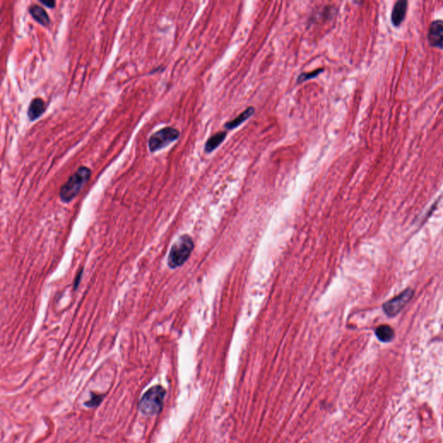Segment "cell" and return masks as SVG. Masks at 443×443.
Instances as JSON below:
<instances>
[{
    "label": "cell",
    "instance_id": "1",
    "mask_svg": "<svg viewBox=\"0 0 443 443\" xmlns=\"http://www.w3.org/2000/svg\"><path fill=\"white\" fill-rule=\"evenodd\" d=\"M90 177L91 170L88 167L81 166L78 168L60 190L59 194L62 201L65 203L72 201L84 188L88 180H90Z\"/></svg>",
    "mask_w": 443,
    "mask_h": 443
},
{
    "label": "cell",
    "instance_id": "2",
    "mask_svg": "<svg viewBox=\"0 0 443 443\" xmlns=\"http://www.w3.org/2000/svg\"><path fill=\"white\" fill-rule=\"evenodd\" d=\"M165 395L166 391L160 385L149 389L139 401L140 412L146 416H155L160 413L164 406Z\"/></svg>",
    "mask_w": 443,
    "mask_h": 443
},
{
    "label": "cell",
    "instance_id": "3",
    "mask_svg": "<svg viewBox=\"0 0 443 443\" xmlns=\"http://www.w3.org/2000/svg\"><path fill=\"white\" fill-rule=\"evenodd\" d=\"M194 249V242L188 235H181L174 242L170 249L168 257V266L171 268L181 267L186 262L191 252Z\"/></svg>",
    "mask_w": 443,
    "mask_h": 443
},
{
    "label": "cell",
    "instance_id": "4",
    "mask_svg": "<svg viewBox=\"0 0 443 443\" xmlns=\"http://www.w3.org/2000/svg\"><path fill=\"white\" fill-rule=\"evenodd\" d=\"M180 130L171 127H166L151 135L148 140V147L152 153L157 152L168 147L180 139Z\"/></svg>",
    "mask_w": 443,
    "mask_h": 443
},
{
    "label": "cell",
    "instance_id": "5",
    "mask_svg": "<svg viewBox=\"0 0 443 443\" xmlns=\"http://www.w3.org/2000/svg\"><path fill=\"white\" fill-rule=\"evenodd\" d=\"M413 296H414V290L411 289V288L404 290L403 293H400L399 295L389 300L384 305V311L386 314L388 315L389 317L395 316L402 311V309L410 302Z\"/></svg>",
    "mask_w": 443,
    "mask_h": 443
},
{
    "label": "cell",
    "instance_id": "6",
    "mask_svg": "<svg viewBox=\"0 0 443 443\" xmlns=\"http://www.w3.org/2000/svg\"><path fill=\"white\" fill-rule=\"evenodd\" d=\"M428 41L431 47L443 50V22L441 19L433 21L428 30Z\"/></svg>",
    "mask_w": 443,
    "mask_h": 443
},
{
    "label": "cell",
    "instance_id": "7",
    "mask_svg": "<svg viewBox=\"0 0 443 443\" xmlns=\"http://www.w3.org/2000/svg\"><path fill=\"white\" fill-rule=\"evenodd\" d=\"M408 10V1L398 0L395 2L391 11V23L395 28H398L403 24L406 17Z\"/></svg>",
    "mask_w": 443,
    "mask_h": 443
},
{
    "label": "cell",
    "instance_id": "8",
    "mask_svg": "<svg viewBox=\"0 0 443 443\" xmlns=\"http://www.w3.org/2000/svg\"><path fill=\"white\" fill-rule=\"evenodd\" d=\"M46 104L44 101L41 98H35L31 101L28 108V116L31 121H36L44 114L46 110Z\"/></svg>",
    "mask_w": 443,
    "mask_h": 443
},
{
    "label": "cell",
    "instance_id": "9",
    "mask_svg": "<svg viewBox=\"0 0 443 443\" xmlns=\"http://www.w3.org/2000/svg\"><path fill=\"white\" fill-rule=\"evenodd\" d=\"M255 112H256V109L254 106H249L247 109L242 112V114H239L237 117L235 118L234 120L225 123L224 129L226 130H233V129L238 128L239 126H241L243 122L248 121L249 118L254 115Z\"/></svg>",
    "mask_w": 443,
    "mask_h": 443
},
{
    "label": "cell",
    "instance_id": "10",
    "mask_svg": "<svg viewBox=\"0 0 443 443\" xmlns=\"http://www.w3.org/2000/svg\"><path fill=\"white\" fill-rule=\"evenodd\" d=\"M226 137H227V132L226 131L216 132L214 135L209 137L208 140L206 141V143H205V153L206 154H210V153H212L213 151L216 150V148L224 142Z\"/></svg>",
    "mask_w": 443,
    "mask_h": 443
},
{
    "label": "cell",
    "instance_id": "11",
    "mask_svg": "<svg viewBox=\"0 0 443 443\" xmlns=\"http://www.w3.org/2000/svg\"><path fill=\"white\" fill-rule=\"evenodd\" d=\"M29 11L32 18L42 26H48L50 25V18L44 8L38 5H31Z\"/></svg>",
    "mask_w": 443,
    "mask_h": 443
},
{
    "label": "cell",
    "instance_id": "12",
    "mask_svg": "<svg viewBox=\"0 0 443 443\" xmlns=\"http://www.w3.org/2000/svg\"><path fill=\"white\" fill-rule=\"evenodd\" d=\"M376 336L379 340L384 342V343H388L393 340V339L395 337V332L392 329V327L388 326V325H383V326H378L376 329Z\"/></svg>",
    "mask_w": 443,
    "mask_h": 443
},
{
    "label": "cell",
    "instance_id": "13",
    "mask_svg": "<svg viewBox=\"0 0 443 443\" xmlns=\"http://www.w3.org/2000/svg\"><path fill=\"white\" fill-rule=\"evenodd\" d=\"M325 71L324 69H318V70H314V71H312V72H308V73H303L300 74L298 76V78H297V83L298 84H301V83H303L305 81H309V80H311V79H313V78H316L317 77H319L320 74H322L323 72Z\"/></svg>",
    "mask_w": 443,
    "mask_h": 443
},
{
    "label": "cell",
    "instance_id": "14",
    "mask_svg": "<svg viewBox=\"0 0 443 443\" xmlns=\"http://www.w3.org/2000/svg\"><path fill=\"white\" fill-rule=\"evenodd\" d=\"M103 398H104L103 395L92 393L90 398L85 403V406L88 407V408H96V407L99 406L101 403L103 402Z\"/></svg>",
    "mask_w": 443,
    "mask_h": 443
},
{
    "label": "cell",
    "instance_id": "15",
    "mask_svg": "<svg viewBox=\"0 0 443 443\" xmlns=\"http://www.w3.org/2000/svg\"><path fill=\"white\" fill-rule=\"evenodd\" d=\"M41 4H44L46 7L53 9V8L55 7V1H48V2L47 1H41Z\"/></svg>",
    "mask_w": 443,
    "mask_h": 443
},
{
    "label": "cell",
    "instance_id": "16",
    "mask_svg": "<svg viewBox=\"0 0 443 443\" xmlns=\"http://www.w3.org/2000/svg\"><path fill=\"white\" fill-rule=\"evenodd\" d=\"M81 275H82V270L77 275V278L76 279V282H75V288H77V287L79 285L80 281H81Z\"/></svg>",
    "mask_w": 443,
    "mask_h": 443
}]
</instances>
